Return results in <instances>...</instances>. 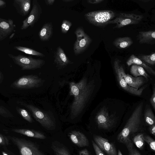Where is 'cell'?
<instances>
[{"mask_svg": "<svg viewBox=\"0 0 155 155\" xmlns=\"http://www.w3.org/2000/svg\"><path fill=\"white\" fill-rule=\"evenodd\" d=\"M8 56L14 62L19 66L22 70H35L40 68L45 64V61L41 59H35L31 57L18 54L14 55L8 54Z\"/></svg>", "mask_w": 155, "mask_h": 155, "instance_id": "obj_5", "label": "cell"}, {"mask_svg": "<svg viewBox=\"0 0 155 155\" xmlns=\"http://www.w3.org/2000/svg\"><path fill=\"white\" fill-rule=\"evenodd\" d=\"M94 82H88L84 76L77 83H69L70 94L74 97L70 107V116L72 120L79 118L93 91Z\"/></svg>", "mask_w": 155, "mask_h": 155, "instance_id": "obj_1", "label": "cell"}, {"mask_svg": "<svg viewBox=\"0 0 155 155\" xmlns=\"http://www.w3.org/2000/svg\"><path fill=\"white\" fill-rule=\"evenodd\" d=\"M51 148L55 155H71L68 149L58 141H55L52 143Z\"/></svg>", "mask_w": 155, "mask_h": 155, "instance_id": "obj_24", "label": "cell"}, {"mask_svg": "<svg viewBox=\"0 0 155 155\" xmlns=\"http://www.w3.org/2000/svg\"><path fill=\"white\" fill-rule=\"evenodd\" d=\"M17 103L28 109L35 119L45 129L51 130L54 128L55 123L47 113L32 105L20 101H18Z\"/></svg>", "mask_w": 155, "mask_h": 155, "instance_id": "obj_3", "label": "cell"}, {"mask_svg": "<svg viewBox=\"0 0 155 155\" xmlns=\"http://www.w3.org/2000/svg\"><path fill=\"white\" fill-rule=\"evenodd\" d=\"M104 1V0H88L87 1L88 3L95 4L101 3Z\"/></svg>", "mask_w": 155, "mask_h": 155, "instance_id": "obj_40", "label": "cell"}, {"mask_svg": "<svg viewBox=\"0 0 155 155\" xmlns=\"http://www.w3.org/2000/svg\"><path fill=\"white\" fill-rule=\"evenodd\" d=\"M3 75L0 71V84L2 83L3 80Z\"/></svg>", "mask_w": 155, "mask_h": 155, "instance_id": "obj_44", "label": "cell"}, {"mask_svg": "<svg viewBox=\"0 0 155 155\" xmlns=\"http://www.w3.org/2000/svg\"><path fill=\"white\" fill-rule=\"evenodd\" d=\"M6 2L5 1L0 0V8H5L6 6Z\"/></svg>", "mask_w": 155, "mask_h": 155, "instance_id": "obj_42", "label": "cell"}, {"mask_svg": "<svg viewBox=\"0 0 155 155\" xmlns=\"http://www.w3.org/2000/svg\"><path fill=\"white\" fill-rule=\"evenodd\" d=\"M0 115L6 118L14 117L12 113L5 107L0 105Z\"/></svg>", "mask_w": 155, "mask_h": 155, "instance_id": "obj_31", "label": "cell"}, {"mask_svg": "<svg viewBox=\"0 0 155 155\" xmlns=\"http://www.w3.org/2000/svg\"><path fill=\"white\" fill-rule=\"evenodd\" d=\"M68 136L71 142L80 147H87L89 145V140L86 136L79 131L73 130L68 134Z\"/></svg>", "mask_w": 155, "mask_h": 155, "instance_id": "obj_14", "label": "cell"}, {"mask_svg": "<svg viewBox=\"0 0 155 155\" xmlns=\"http://www.w3.org/2000/svg\"><path fill=\"white\" fill-rule=\"evenodd\" d=\"M137 38L140 44H154L155 31L150 30L140 31L137 36Z\"/></svg>", "mask_w": 155, "mask_h": 155, "instance_id": "obj_19", "label": "cell"}, {"mask_svg": "<svg viewBox=\"0 0 155 155\" xmlns=\"http://www.w3.org/2000/svg\"><path fill=\"white\" fill-rule=\"evenodd\" d=\"M43 81L37 76L30 75L22 76L13 82L11 87L18 89H29L38 87Z\"/></svg>", "mask_w": 155, "mask_h": 155, "instance_id": "obj_7", "label": "cell"}, {"mask_svg": "<svg viewBox=\"0 0 155 155\" xmlns=\"http://www.w3.org/2000/svg\"><path fill=\"white\" fill-rule=\"evenodd\" d=\"M12 130L15 133L30 137L40 139H45L46 138V137L43 133L34 130L16 128L12 129Z\"/></svg>", "mask_w": 155, "mask_h": 155, "instance_id": "obj_20", "label": "cell"}, {"mask_svg": "<svg viewBox=\"0 0 155 155\" xmlns=\"http://www.w3.org/2000/svg\"><path fill=\"white\" fill-rule=\"evenodd\" d=\"M143 136V134H140L135 136L133 139L134 144L140 150H142L144 145Z\"/></svg>", "mask_w": 155, "mask_h": 155, "instance_id": "obj_30", "label": "cell"}, {"mask_svg": "<svg viewBox=\"0 0 155 155\" xmlns=\"http://www.w3.org/2000/svg\"><path fill=\"white\" fill-rule=\"evenodd\" d=\"M16 25L11 19L0 18V41H3L15 31Z\"/></svg>", "mask_w": 155, "mask_h": 155, "instance_id": "obj_12", "label": "cell"}, {"mask_svg": "<svg viewBox=\"0 0 155 155\" xmlns=\"http://www.w3.org/2000/svg\"><path fill=\"white\" fill-rule=\"evenodd\" d=\"M133 43L132 39L129 37H119L116 38L114 41V45L120 49H126Z\"/></svg>", "mask_w": 155, "mask_h": 155, "instance_id": "obj_23", "label": "cell"}, {"mask_svg": "<svg viewBox=\"0 0 155 155\" xmlns=\"http://www.w3.org/2000/svg\"><path fill=\"white\" fill-rule=\"evenodd\" d=\"M74 0H63V2H70L73 1Z\"/></svg>", "mask_w": 155, "mask_h": 155, "instance_id": "obj_45", "label": "cell"}, {"mask_svg": "<svg viewBox=\"0 0 155 155\" xmlns=\"http://www.w3.org/2000/svg\"><path fill=\"white\" fill-rule=\"evenodd\" d=\"M54 62L56 66L60 68H63L68 65L73 63L67 57L63 49L58 47L54 55Z\"/></svg>", "mask_w": 155, "mask_h": 155, "instance_id": "obj_16", "label": "cell"}, {"mask_svg": "<svg viewBox=\"0 0 155 155\" xmlns=\"http://www.w3.org/2000/svg\"><path fill=\"white\" fill-rule=\"evenodd\" d=\"M75 33L77 37L76 41L77 42L79 41L82 39L86 34L83 29L81 28H77L75 31Z\"/></svg>", "mask_w": 155, "mask_h": 155, "instance_id": "obj_34", "label": "cell"}, {"mask_svg": "<svg viewBox=\"0 0 155 155\" xmlns=\"http://www.w3.org/2000/svg\"><path fill=\"white\" fill-rule=\"evenodd\" d=\"M79 155H90V154L88 150L85 148L79 151Z\"/></svg>", "mask_w": 155, "mask_h": 155, "instance_id": "obj_39", "label": "cell"}, {"mask_svg": "<svg viewBox=\"0 0 155 155\" xmlns=\"http://www.w3.org/2000/svg\"><path fill=\"white\" fill-rule=\"evenodd\" d=\"M149 130L150 133L153 135L155 136V124L150 126Z\"/></svg>", "mask_w": 155, "mask_h": 155, "instance_id": "obj_41", "label": "cell"}, {"mask_svg": "<svg viewBox=\"0 0 155 155\" xmlns=\"http://www.w3.org/2000/svg\"><path fill=\"white\" fill-rule=\"evenodd\" d=\"M95 119L98 128L104 129H108L111 128L115 122L114 115H110L105 107H102L97 113Z\"/></svg>", "mask_w": 155, "mask_h": 155, "instance_id": "obj_10", "label": "cell"}, {"mask_svg": "<svg viewBox=\"0 0 155 155\" xmlns=\"http://www.w3.org/2000/svg\"><path fill=\"white\" fill-rule=\"evenodd\" d=\"M117 155H123L121 152L119 150H118Z\"/></svg>", "mask_w": 155, "mask_h": 155, "instance_id": "obj_46", "label": "cell"}, {"mask_svg": "<svg viewBox=\"0 0 155 155\" xmlns=\"http://www.w3.org/2000/svg\"><path fill=\"white\" fill-rule=\"evenodd\" d=\"M31 0H14L13 5L17 12L22 16L27 15L31 7Z\"/></svg>", "mask_w": 155, "mask_h": 155, "instance_id": "obj_17", "label": "cell"}, {"mask_svg": "<svg viewBox=\"0 0 155 155\" xmlns=\"http://www.w3.org/2000/svg\"><path fill=\"white\" fill-rule=\"evenodd\" d=\"M129 155H141L140 153L134 147L127 148Z\"/></svg>", "mask_w": 155, "mask_h": 155, "instance_id": "obj_37", "label": "cell"}, {"mask_svg": "<svg viewBox=\"0 0 155 155\" xmlns=\"http://www.w3.org/2000/svg\"><path fill=\"white\" fill-rule=\"evenodd\" d=\"M120 64L119 60L117 59H115L114 62V68L120 86L124 90L131 94L137 96L141 95L144 87L137 89L129 85L125 82L121 73L120 69Z\"/></svg>", "mask_w": 155, "mask_h": 155, "instance_id": "obj_11", "label": "cell"}, {"mask_svg": "<svg viewBox=\"0 0 155 155\" xmlns=\"http://www.w3.org/2000/svg\"><path fill=\"white\" fill-rule=\"evenodd\" d=\"M144 141L147 143L149 145L150 148L153 151H155V141L148 135L143 136Z\"/></svg>", "mask_w": 155, "mask_h": 155, "instance_id": "obj_33", "label": "cell"}, {"mask_svg": "<svg viewBox=\"0 0 155 155\" xmlns=\"http://www.w3.org/2000/svg\"><path fill=\"white\" fill-rule=\"evenodd\" d=\"M46 4L47 5H52L54 2L55 0H45Z\"/></svg>", "mask_w": 155, "mask_h": 155, "instance_id": "obj_43", "label": "cell"}, {"mask_svg": "<svg viewBox=\"0 0 155 155\" xmlns=\"http://www.w3.org/2000/svg\"><path fill=\"white\" fill-rule=\"evenodd\" d=\"M72 25V23L70 21L67 20H63L61 26V32L64 33H67Z\"/></svg>", "mask_w": 155, "mask_h": 155, "instance_id": "obj_32", "label": "cell"}, {"mask_svg": "<svg viewBox=\"0 0 155 155\" xmlns=\"http://www.w3.org/2000/svg\"><path fill=\"white\" fill-rule=\"evenodd\" d=\"M11 139L21 155H45L38 145L32 141L15 137H11Z\"/></svg>", "mask_w": 155, "mask_h": 155, "instance_id": "obj_6", "label": "cell"}, {"mask_svg": "<svg viewBox=\"0 0 155 155\" xmlns=\"http://www.w3.org/2000/svg\"><path fill=\"white\" fill-rule=\"evenodd\" d=\"M143 18L142 15L120 13L114 19L110 21L108 24H116L114 28H119L125 26L139 24Z\"/></svg>", "mask_w": 155, "mask_h": 155, "instance_id": "obj_8", "label": "cell"}, {"mask_svg": "<svg viewBox=\"0 0 155 155\" xmlns=\"http://www.w3.org/2000/svg\"><path fill=\"white\" fill-rule=\"evenodd\" d=\"M53 33V26L51 23L45 24L39 32V36L43 41L48 40L51 37Z\"/></svg>", "mask_w": 155, "mask_h": 155, "instance_id": "obj_22", "label": "cell"}, {"mask_svg": "<svg viewBox=\"0 0 155 155\" xmlns=\"http://www.w3.org/2000/svg\"><path fill=\"white\" fill-rule=\"evenodd\" d=\"M131 74L134 77L143 76L147 79L149 75L142 67L135 64H132L130 69Z\"/></svg>", "mask_w": 155, "mask_h": 155, "instance_id": "obj_25", "label": "cell"}, {"mask_svg": "<svg viewBox=\"0 0 155 155\" xmlns=\"http://www.w3.org/2000/svg\"><path fill=\"white\" fill-rule=\"evenodd\" d=\"M144 118L146 123L150 126L155 124V116L150 108H148L146 110Z\"/></svg>", "mask_w": 155, "mask_h": 155, "instance_id": "obj_28", "label": "cell"}, {"mask_svg": "<svg viewBox=\"0 0 155 155\" xmlns=\"http://www.w3.org/2000/svg\"><path fill=\"white\" fill-rule=\"evenodd\" d=\"M14 48L17 50L29 55L41 57L45 56L43 53L28 48L18 46L14 47Z\"/></svg>", "mask_w": 155, "mask_h": 155, "instance_id": "obj_26", "label": "cell"}, {"mask_svg": "<svg viewBox=\"0 0 155 155\" xmlns=\"http://www.w3.org/2000/svg\"><path fill=\"white\" fill-rule=\"evenodd\" d=\"M143 103L140 104L135 108L128 119L122 131L117 137L118 140L124 144L127 149L134 147L130 138V136L137 132L139 128Z\"/></svg>", "mask_w": 155, "mask_h": 155, "instance_id": "obj_2", "label": "cell"}, {"mask_svg": "<svg viewBox=\"0 0 155 155\" xmlns=\"http://www.w3.org/2000/svg\"><path fill=\"white\" fill-rule=\"evenodd\" d=\"M93 139L99 148L108 155H117L114 145L107 139L100 136L94 135L93 136Z\"/></svg>", "mask_w": 155, "mask_h": 155, "instance_id": "obj_13", "label": "cell"}, {"mask_svg": "<svg viewBox=\"0 0 155 155\" xmlns=\"http://www.w3.org/2000/svg\"><path fill=\"white\" fill-rule=\"evenodd\" d=\"M92 143L96 155H105L93 140H92Z\"/></svg>", "mask_w": 155, "mask_h": 155, "instance_id": "obj_35", "label": "cell"}, {"mask_svg": "<svg viewBox=\"0 0 155 155\" xmlns=\"http://www.w3.org/2000/svg\"><path fill=\"white\" fill-rule=\"evenodd\" d=\"M138 58L146 64L152 65H154L155 64V52H153L149 55H138Z\"/></svg>", "mask_w": 155, "mask_h": 155, "instance_id": "obj_27", "label": "cell"}, {"mask_svg": "<svg viewBox=\"0 0 155 155\" xmlns=\"http://www.w3.org/2000/svg\"><path fill=\"white\" fill-rule=\"evenodd\" d=\"M9 144V140L8 138L0 133V145L5 146Z\"/></svg>", "mask_w": 155, "mask_h": 155, "instance_id": "obj_36", "label": "cell"}, {"mask_svg": "<svg viewBox=\"0 0 155 155\" xmlns=\"http://www.w3.org/2000/svg\"><path fill=\"white\" fill-rule=\"evenodd\" d=\"M115 15L113 11L103 10L88 12L85 15V17L89 22L94 25L103 26L108 24Z\"/></svg>", "mask_w": 155, "mask_h": 155, "instance_id": "obj_4", "label": "cell"}, {"mask_svg": "<svg viewBox=\"0 0 155 155\" xmlns=\"http://www.w3.org/2000/svg\"><path fill=\"white\" fill-rule=\"evenodd\" d=\"M15 109L18 113L24 119L29 123L33 122V120L30 114L26 110L18 106L16 107Z\"/></svg>", "mask_w": 155, "mask_h": 155, "instance_id": "obj_29", "label": "cell"}, {"mask_svg": "<svg viewBox=\"0 0 155 155\" xmlns=\"http://www.w3.org/2000/svg\"><path fill=\"white\" fill-rule=\"evenodd\" d=\"M2 153L3 155H8L7 153L4 152H2Z\"/></svg>", "mask_w": 155, "mask_h": 155, "instance_id": "obj_47", "label": "cell"}, {"mask_svg": "<svg viewBox=\"0 0 155 155\" xmlns=\"http://www.w3.org/2000/svg\"><path fill=\"white\" fill-rule=\"evenodd\" d=\"M42 13L40 5L37 0H33L31 10L28 17L22 21L21 29L24 30L29 27H33L40 18Z\"/></svg>", "mask_w": 155, "mask_h": 155, "instance_id": "obj_9", "label": "cell"}, {"mask_svg": "<svg viewBox=\"0 0 155 155\" xmlns=\"http://www.w3.org/2000/svg\"><path fill=\"white\" fill-rule=\"evenodd\" d=\"M92 41L90 37L86 34L84 37L79 41H75L74 45V52L76 55L81 54L90 45Z\"/></svg>", "mask_w": 155, "mask_h": 155, "instance_id": "obj_18", "label": "cell"}, {"mask_svg": "<svg viewBox=\"0 0 155 155\" xmlns=\"http://www.w3.org/2000/svg\"><path fill=\"white\" fill-rule=\"evenodd\" d=\"M120 69L122 77L125 82L130 86L138 89L144 83V79L142 76L135 78L126 74L123 66L120 64Z\"/></svg>", "mask_w": 155, "mask_h": 155, "instance_id": "obj_15", "label": "cell"}, {"mask_svg": "<svg viewBox=\"0 0 155 155\" xmlns=\"http://www.w3.org/2000/svg\"><path fill=\"white\" fill-rule=\"evenodd\" d=\"M128 66L132 64H135L143 67L149 73L154 75L155 71L147 64L145 63L142 61L134 54L131 55L127 61Z\"/></svg>", "mask_w": 155, "mask_h": 155, "instance_id": "obj_21", "label": "cell"}, {"mask_svg": "<svg viewBox=\"0 0 155 155\" xmlns=\"http://www.w3.org/2000/svg\"><path fill=\"white\" fill-rule=\"evenodd\" d=\"M150 102L153 108L155 109V88L154 87L153 93L150 99Z\"/></svg>", "mask_w": 155, "mask_h": 155, "instance_id": "obj_38", "label": "cell"}]
</instances>
